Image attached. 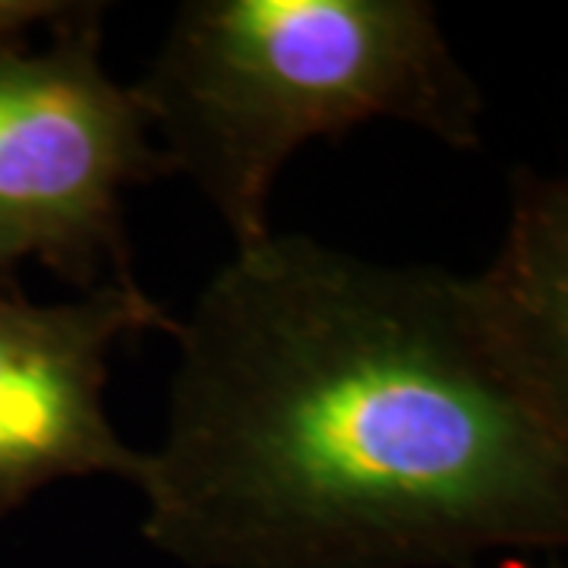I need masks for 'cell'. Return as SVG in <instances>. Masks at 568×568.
I'll return each mask as SVG.
<instances>
[{
  "mask_svg": "<svg viewBox=\"0 0 568 568\" xmlns=\"http://www.w3.org/2000/svg\"><path fill=\"white\" fill-rule=\"evenodd\" d=\"M104 17L82 0L44 48L0 51V275L39 263L80 294L140 284L123 200L168 164L133 85L104 70Z\"/></svg>",
  "mask_w": 568,
  "mask_h": 568,
  "instance_id": "cell-3",
  "label": "cell"
},
{
  "mask_svg": "<svg viewBox=\"0 0 568 568\" xmlns=\"http://www.w3.org/2000/svg\"><path fill=\"white\" fill-rule=\"evenodd\" d=\"M133 92L168 174L193 181L234 250L272 234V190L306 142L398 121L477 149L487 118L426 0H186Z\"/></svg>",
  "mask_w": 568,
  "mask_h": 568,
  "instance_id": "cell-2",
  "label": "cell"
},
{
  "mask_svg": "<svg viewBox=\"0 0 568 568\" xmlns=\"http://www.w3.org/2000/svg\"><path fill=\"white\" fill-rule=\"evenodd\" d=\"M547 568H559V566H547Z\"/></svg>",
  "mask_w": 568,
  "mask_h": 568,
  "instance_id": "cell-6",
  "label": "cell"
},
{
  "mask_svg": "<svg viewBox=\"0 0 568 568\" xmlns=\"http://www.w3.org/2000/svg\"><path fill=\"white\" fill-rule=\"evenodd\" d=\"M174 325L140 284L58 304L0 291V518L61 480L140 484L142 452L104 407L111 354L142 332L174 335Z\"/></svg>",
  "mask_w": 568,
  "mask_h": 568,
  "instance_id": "cell-4",
  "label": "cell"
},
{
  "mask_svg": "<svg viewBox=\"0 0 568 568\" xmlns=\"http://www.w3.org/2000/svg\"><path fill=\"white\" fill-rule=\"evenodd\" d=\"M142 534L193 568H470L568 540V186L515 171L484 272L306 234L178 320Z\"/></svg>",
  "mask_w": 568,
  "mask_h": 568,
  "instance_id": "cell-1",
  "label": "cell"
},
{
  "mask_svg": "<svg viewBox=\"0 0 568 568\" xmlns=\"http://www.w3.org/2000/svg\"><path fill=\"white\" fill-rule=\"evenodd\" d=\"M82 0H0V51L29 48L36 32L67 22Z\"/></svg>",
  "mask_w": 568,
  "mask_h": 568,
  "instance_id": "cell-5",
  "label": "cell"
}]
</instances>
